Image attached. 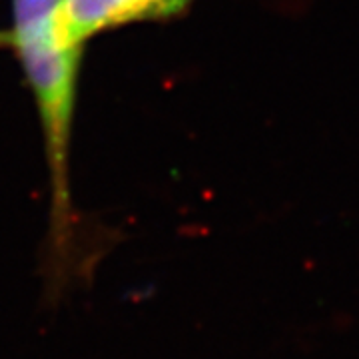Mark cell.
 Wrapping results in <instances>:
<instances>
[{
    "mask_svg": "<svg viewBox=\"0 0 359 359\" xmlns=\"http://www.w3.org/2000/svg\"><path fill=\"white\" fill-rule=\"evenodd\" d=\"M11 4L13 25L0 32V44L16 54L39 112L50 182V276L56 283L65 280L76 248L70 150L84 44L66 32L65 0H11Z\"/></svg>",
    "mask_w": 359,
    "mask_h": 359,
    "instance_id": "obj_1",
    "label": "cell"
},
{
    "mask_svg": "<svg viewBox=\"0 0 359 359\" xmlns=\"http://www.w3.org/2000/svg\"><path fill=\"white\" fill-rule=\"evenodd\" d=\"M194 0H65L68 36L86 44L92 36L134 22L182 16Z\"/></svg>",
    "mask_w": 359,
    "mask_h": 359,
    "instance_id": "obj_2",
    "label": "cell"
}]
</instances>
